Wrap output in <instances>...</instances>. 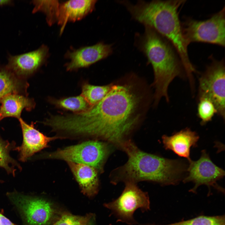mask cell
<instances>
[{"instance_id":"d4e9b609","label":"cell","mask_w":225,"mask_h":225,"mask_svg":"<svg viewBox=\"0 0 225 225\" xmlns=\"http://www.w3.org/2000/svg\"><path fill=\"white\" fill-rule=\"evenodd\" d=\"M198 116L203 125L211 121L217 111L214 103L209 99L201 98L198 99Z\"/></svg>"},{"instance_id":"e0dca14e","label":"cell","mask_w":225,"mask_h":225,"mask_svg":"<svg viewBox=\"0 0 225 225\" xmlns=\"http://www.w3.org/2000/svg\"><path fill=\"white\" fill-rule=\"evenodd\" d=\"M2 103L0 114L3 118L7 117L20 118L21 112L24 108L30 110L34 107L33 101L24 96L17 93L9 94L1 101Z\"/></svg>"},{"instance_id":"ba28073f","label":"cell","mask_w":225,"mask_h":225,"mask_svg":"<svg viewBox=\"0 0 225 225\" xmlns=\"http://www.w3.org/2000/svg\"><path fill=\"white\" fill-rule=\"evenodd\" d=\"M198 79V99L205 98L214 103L217 114L224 120L225 69L223 59L218 60L212 56Z\"/></svg>"},{"instance_id":"5b68a950","label":"cell","mask_w":225,"mask_h":225,"mask_svg":"<svg viewBox=\"0 0 225 225\" xmlns=\"http://www.w3.org/2000/svg\"><path fill=\"white\" fill-rule=\"evenodd\" d=\"M112 151L110 143L94 139L44 153L41 155V158L86 164L102 173Z\"/></svg>"},{"instance_id":"5bb4252c","label":"cell","mask_w":225,"mask_h":225,"mask_svg":"<svg viewBox=\"0 0 225 225\" xmlns=\"http://www.w3.org/2000/svg\"><path fill=\"white\" fill-rule=\"evenodd\" d=\"M199 136L197 133L186 128L169 136L163 135L162 137L165 149L172 151L178 156L191 160L190 151L191 148L197 146Z\"/></svg>"},{"instance_id":"f1b7e54d","label":"cell","mask_w":225,"mask_h":225,"mask_svg":"<svg viewBox=\"0 0 225 225\" xmlns=\"http://www.w3.org/2000/svg\"><path fill=\"white\" fill-rule=\"evenodd\" d=\"M2 119V117H1V115H0V121Z\"/></svg>"},{"instance_id":"ac0fdd59","label":"cell","mask_w":225,"mask_h":225,"mask_svg":"<svg viewBox=\"0 0 225 225\" xmlns=\"http://www.w3.org/2000/svg\"><path fill=\"white\" fill-rule=\"evenodd\" d=\"M23 83L8 69H0V101L7 95L22 91Z\"/></svg>"},{"instance_id":"3957f363","label":"cell","mask_w":225,"mask_h":225,"mask_svg":"<svg viewBox=\"0 0 225 225\" xmlns=\"http://www.w3.org/2000/svg\"><path fill=\"white\" fill-rule=\"evenodd\" d=\"M186 0L139 1L135 4L127 1L124 5L133 19L154 29L168 40L176 51L187 76L192 77L196 70L189 59L188 44L183 36L179 10Z\"/></svg>"},{"instance_id":"7c38bea8","label":"cell","mask_w":225,"mask_h":225,"mask_svg":"<svg viewBox=\"0 0 225 225\" xmlns=\"http://www.w3.org/2000/svg\"><path fill=\"white\" fill-rule=\"evenodd\" d=\"M112 52V45L101 42L68 52L66 56L70 61L66 65L67 69L70 71L88 66L107 57Z\"/></svg>"},{"instance_id":"d6986e66","label":"cell","mask_w":225,"mask_h":225,"mask_svg":"<svg viewBox=\"0 0 225 225\" xmlns=\"http://www.w3.org/2000/svg\"><path fill=\"white\" fill-rule=\"evenodd\" d=\"M16 147L15 142H10L0 137V167L13 176L15 175L17 169L19 170L22 169L20 164L10 154V152L15 150Z\"/></svg>"},{"instance_id":"603a6c76","label":"cell","mask_w":225,"mask_h":225,"mask_svg":"<svg viewBox=\"0 0 225 225\" xmlns=\"http://www.w3.org/2000/svg\"><path fill=\"white\" fill-rule=\"evenodd\" d=\"M142 225H225V215H200L193 218L165 225L148 224Z\"/></svg>"},{"instance_id":"277c9868","label":"cell","mask_w":225,"mask_h":225,"mask_svg":"<svg viewBox=\"0 0 225 225\" xmlns=\"http://www.w3.org/2000/svg\"><path fill=\"white\" fill-rule=\"evenodd\" d=\"M140 48L153 70L154 105H157L162 98L168 102V90L170 83L176 78H187L178 54L168 40L147 26L141 41Z\"/></svg>"},{"instance_id":"83f0119b","label":"cell","mask_w":225,"mask_h":225,"mask_svg":"<svg viewBox=\"0 0 225 225\" xmlns=\"http://www.w3.org/2000/svg\"><path fill=\"white\" fill-rule=\"evenodd\" d=\"M93 221L91 222V223H90L89 224H88V225H93Z\"/></svg>"},{"instance_id":"8fae6325","label":"cell","mask_w":225,"mask_h":225,"mask_svg":"<svg viewBox=\"0 0 225 225\" xmlns=\"http://www.w3.org/2000/svg\"><path fill=\"white\" fill-rule=\"evenodd\" d=\"M18 120L22 128L23 141L21 145L16 147L15 150L19 152V159L22 162L26 161L35 153L48 147L50 142L61 139L58 136L47 137L35 128L33 124H27L21 118Z\"/></svg>"},{"instance_id":"30bf717a","label":"cell","mask_w":225,"mask_h":225,"mask_svg":"<svg viewBox=\"0 0 225 225\" xmlns=\"http://www.w3.org/2000/svg\"><path fill=\"white\" fill-rule=\"evenodd\" d=\"M188 162V174L184 178L183 182H192L194 184L190 192H195L198 187L201 185H206L209 188L213 187L222 192L224 191L217 182L224 177L225 171L212 161L205 150L202 151L198 160L194 161L191 159Z\"/></svg>"},{"instance_id":"6da1fadb","label":"cell","mask_w":225,"mask_h":225,"mask_svg":"<svg viewBox=\"0 0 225 225\" xmlns=\"http://www.w3.org/2000/svg\"><path fill=\"white\" fill-rule=\"evenodd\" d=\"M145 90L132 80L112 83L104 98L87 110L59 116L57 128L67 138L101 139L120 148L142 118Z\"/></svg>"},{"instance_id":"4316f807","label":"cell","mask_w":225,"mask_h":225,"mask_svg":"<svg viewBox=\"0 0 225 225\" xmlns=\"http://www.w3.org/2000/svg\"><path fill=\"white\" fill-rule=\"evenodd\" d=\"M11 3V0H0V6L8 4Z\"/></svg>"},{"instance_id":"4fadbf2b","label":"cell","mask_w":225,"mask_h":225,"mask_svg":"<svg viewBox=\"0 0 225 225\" xmlns=\"http://www.w3.org/2000/svg\"><path fill=\"white\" fill-rule=\"evenodd\" d=\"M48 49L44 45L38 49L23 54L10 56L8 69L17 76H24L35 72L48 57Z\"/></svg>"},{"instance_id":"52a82bcc","label":"cell","mask_w":225,"mask_h":225,"mask_svg":"<svg viewBox=\"0 0 225 225\" xmlns=\"http://www.w3.org/2000/svg\"><path fill=\"white\" fill-rule=\"evenodd\" d=\"M8 196L19 212L26 225H50L62 212L51 202L43 198L10 193Z\"/></svg>"},{"instance_id":"7402d4cb","label":"cell","mask_w":225,"mask_h":225,"mask_svg":"<svg viewBox=\"0 0 225 225\" xmlns=\"http://www.w3.org/2000/svg\"><path fill=\"white\" fill-rule=\"evenodd\" d=\"M57 106L78 113L85 111L91 106L81 95L59 100H52Z\"/></svg>"},{"instance_id":"ffe728a7","label":"cell","mask_w":225,"mask_h":225,"mask_svg":"<svg viewBox=\"0 0 225 225\" xmlns=\"http://www.w3.org/2000/svg\"><path fill=\"white\" fill-rule=\"evenodd\" d=\"M112 85L95 86L85 83L82 86L81 95L91 107L101 100L110 91Z\"/></svg>"},{"instance_id":"9c48e42d","label":"cell","mask_w":225,"mask_h":225,"mask_svg":"<svg viewBox=\"0 0 225 225\" xmlns=\"http://www.w3.org/2000/svg\"><path fill=\"white\" fill-rule=\"evenodd\" d=\"M104 206L111 211L118 221L134 225L137 224L133 217L134 212L138 209L143 212L149 210L150 201L147 192L141 190L136 183L127 182L118 198L105 203Z\"/></svg>"},{"instance_id":"8992f818","label":"cell","mask_w":225,"mask_h":225,"mask_svg":"<svg viewBox=\"0 0 225 225\" xmlns=\"http://www.w3.org/2000/svg\"><path fill=\"white\" fill-rule=\"evenodd\" d=\"M225 7L209 19L200 21L185 18L181 22L183 37L188 45L192 42L225 45Z\"/></svg>"},{"instance_id":"2e32d148","label":"cell","mask_w":225,"mask_h":225,"mask_svg":"<svg viewBox=\"0 0 225 225\" xmlns=\"http://www.w3.org/2000/svg\"><path fill=\"white\" fill-rule=\"evenodd\" d=\"M96 0H70L60 4L57 22L63 30L68 22L80 20L93 10Z\"/></svg>"},{"instance_id":"7a4b0ae2","label":"cell","mask_w":225,"mask_h":225,"mask_svg":"<svg viewBox=\"0 0 225 225\" xmlns=\"http://www.w3.org/2000/svg\"><path fill=\"white\" fill-rule=\"evenodd\" d=\"M120 148L126 153L128 160L112 172L113 184L147 181L162 185H175L183 180L187 171L188 166L182 160L169 159L144 152L130 139L125 141Z\"/></svg>"},{"instance_id":"484cf974","label":"cell","mask_w":225,"mask_h":225,"mask_svg":"<svg viewBox=\"0 0 225 225\" xmlns=\"http://www.w3.org/2000/svg\"><path fill=\"white\" fill-rule=\"evenodd\" d=\"M0 225H16L0 213Z\"/></svg>"},{"instance_id":"cb8c5ba5","label":"cell","mask_w":225,"mask_h":225,"mask_svg":"<svg viewBox=\"0 0 225 225\" xmlns=\"http://www.w3.org/2000/svg\"><path fill=\"white\" fill-rule=\"evenodd\" d=\"M94 218L92 213L80 216L69 212H62L59 218L50 225H88L94 221Z\"/></svg>"},{"instance_id":"9a60e30c","label":"cell","mask_w":225,"mask_h":225,"mask_svg":"<svg viewBox=\"0 0 225 225\" xmlns=\"http://www.w3.org/2000/svg\"><path fill=\"white\" fill-rule=\"evenodd\" d=\"M67 162L82 193L90 198L96 195L99 187L98 172L97 170L86 164Z\"/></svg>"},{"instance_id":"44dd1931","label":"cell","mask_w":225,"mask_h":225,"mask_svg":"<svg viewBox=\"0 0 225 225\" xmlns=\"http://www.w3.org/2000/svg\"><path fill=\"white\" fill-rule=\"evenodd\" d=\"M32 3L34 6L32 12L39 11L44 12L49 25L57 22L60 4L58 1L34 0Z\"/></svg>"}]
</instances>
